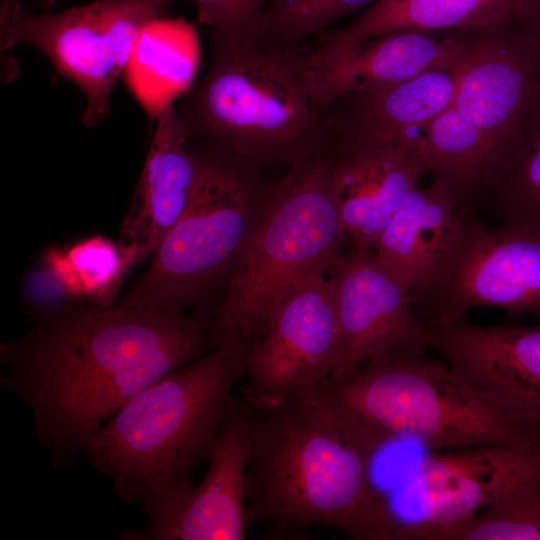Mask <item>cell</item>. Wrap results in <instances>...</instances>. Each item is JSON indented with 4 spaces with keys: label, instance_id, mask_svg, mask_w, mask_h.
Wrapping results in <instances>:
<instances>
[{
    "label": "cell",
    "instance_id": "4316f807",
    "mask_svg": "<svg viewBox=\"0 0 540 540\" xmlns=\"http://www.w3.org/2000/svg\"><path fill=\"white\" fill-rule=\"evenodd\" d=\"M527 24L540 38V0H532L531 12Z\"/></svg>",
    "mask_w": 540,
    "mask_h": 540
},
{
    "label": "cell",
    "instance_id": "3957f363",
    "mask_svg": "<svg viewBox=\"0 0 540 540\" xmlns=\"http://www.w3.org/2000/svg\"><path fill=\"white\" fill-rule=\"evenodd\" d=\"M247 404L249 526L293 533L325 525L351 539H393L394 519L370 480L371 450L298 394Z\"/></svg>",
    "mask_w": 540,
    "mask_h": 540
},
{
    "label": "cell",
    "instance_id": "7c38bea8",
    "mask_svg": "<svg viewBox=\"0 0 540 540\" xmlns=\"http://www.w3.org/2000/svg\"><path fill=\"white\" fill-rule=\"evenodd\" d=\"M339 330L331 380L343 379L387 352L425 354L429 330L419 320L411 292L370 248L350 245L329 270Z\"/></svg>",
    "mask_w": 540,
    "mask_h": 540
},
{
    "label": "cell",
    "instance_id": "5bb4252c",
    "mask_svg": "<svg viewBox=\"0 0 540 540\" xmlns=\"http://www.w3.org/2000/svg\"><path fill=\"white\" fill-rule=\"evenodd\" d=\"M252 451L251 412L232 396L204 479L159 522L127 531L130 540H242L249 527L246 474Z\"/></svg>",
    "mask_w": 540,
    "mask_h": 540
},
{
    "label": "cell",
    "instance_id": "cb8c5ba5",
    "mask_svg": "<svg viewBox=\"0 0 540 540\" xmlns=\"http://www.w3.org/2000/svg\"><path fill=\"white\" fill-rule=\"evenodd\" d=\"M487 203L503 223L540 228V100L527 122L517 161Z\"/></svg>",
    "mask_w": 540,
    "mask_h": 540
},
{
    "label": "cell",
    "instance_id": "9c48e42d",
    "mask_svg": "<svg viewBox=\"0 0 540 540\" xmlns=\"http://www.w3.org/2000/svg\"><path fill=\"white\" fill-rule=\"evenodd\" d=\"M412 296L428 330L467 319L477 307L533 315L540 323V228L490 227L469 214L428 282Z\"/></svg>",
    "mask_w": 540,
    "mask_h": 540
},
{
    "label": "cell",
    "instance_id": "ffe728a7",
    "mask_svg": "<svg viewBox=\"0 0 540 540\" xmlns=\"http://www.w3.org/2000/svg\"><path fill=\"white\" fill-rule=\"evenodd\" d=\"M471 213L476 211L445 180L434 178L406 196L372 250L413 295L428 282Z\"/></svg>",
    "mask_w": 540,
    "mask_h": 540
},
{
    "label": "cell",
    "instance_id": "ac0fdd59",
    "mask_svg": "<svg viewBox=\"0 0 540 540\" xmlns=\"http://www.w3.org/2000/svg\"><path fill=\"white\" fill-rule=\"evenodd\" d=\"M429 334V347L461 377L540 423V326L464 319Z\"/></svg>",
    "mask_w": 540,
    "mask_h": 540
},
{
    "label": "cell",
    "instance_id": "44dd1931",
    "mask_svg": "<svg viewBox=\"0 0 540 540\" xmlns=\"http://www.w3.org/2000/svg\"><path fill=\"white\" fill-rule=\"evenodd\" d=\"M532 0H378L346 26L325 29L317 41L348 42L399 31L476 30L526 22Z\"/></svg>",
    "mask_w": 540,
    "mask_h": 540
},
{
    "label": "cell",
    "instance_id": "277c9868",
    "mask_svg": "<svg viewBox=\"0 0 540 540\" xmlns=\"http://www.w3.org/2000/svg\"><path fill=\"white\" fill-rule=\"evenodd\" d=\"M377 449L394 438L435 451L506 446L540 451V423L480 391L445 361L378 355L349 376L299 394Z\"/></svg>",
    "mask_w": 540,
    "mask_h": 540
},
{
    "label": "cell",
    "instance_id": "6da1fadb",
    "mask_svg": "<svg viewBox=\"0 0 540 540\" xmlns=\"http://www.w3.org/2000/svg\"><path fill=\"white\" fill-rule=\"evenodd\" d=\"M211 320L121 305L75 309L1 346V386L30 407L56 468L72 465L138 392L214 349Z\"/></svg>",
    "mask_w": 540,
    "mask_h": 540
},
{
    "label": "cell",
    "instance_id": "83f0119b",
    "mask_svg": "<svg viewBox=\"0 0 540 540\" xmlns=\"http://www.w3.org/2000/svg\"><path fill=\"white\" fill-rule=\"evenodd\" d=\"M40 5L45 8L49 9L51 8L58 0H37Z\"/></svg>",
    "mask_w": 540,
    "mask_h": 540
},
{
    "label": "cell",
    "instance_id": "8992f818",
    "mask_svg": "<svg viewBox=\"0 0 540 540\" xmlns=\"http://www.w3.org/2000/svg\"><path fill=\"white\" fill-rule=\"evenodd\" d=\"M346 240L327 152L285 170L224 287L209 329L213 347L224 339L254 343L293 292L330 270Z\"/></svg>",
    "mask_w": 540,
    "mask_h": 540
},
{
    "label": "cell",
    "instance_id": "5b68a950",
    "mask_svg": "<svg viewBox=\"0 0 540 540\" xmlns=\"http://www.w3.org/2000/svg\"><path fill=\"white\" fill-rule=\"evenodd\" d=\"M204 77L177 111L188 141L262 175L325 151V109L308 71L309 47L211 42Z\"/></svg>",
    "mask_w": 540,
    "mask_h": 540
},
{
    "label": "cell",
    "instance_id": "d6986e66",
    "mask_svg": "<svg viewBox=\"0 0 540 540\" xmlns=\"http://www.w3.org/2000/svg\"><path fill=\"white\" fill-rule=\"evenodd\" d=\"M462 57L398 83L352 91L335 99L325 109L326 145L400 143L419 135L453 105Z\"/></svg>",
    "mask_w": 540,
    "mask_h": 540
},
{
    "label": "cell",
    "instance_id": "8fae6325",
    "mask_svg": "<svg viewBox=\"0 0 540 540\" xmlns=\"http://www.w3.org/2000/svg\"><path fill=\"white\" fill-rule=\"evenodd\" d=\"M339 353L332 283L316 276L293 292L254 341L242 386L250 404H269L327 382Z\"/></svg>",
    "mask_w": 540,
    "mask_h": 540
},
{
    "label": "cell",
    "instance_id": "30bf717a",
    "mask_svg": "<svg viewBox=\"0 0 540 540\" xmlns=\"http://www.w3.org/2000/svg\"><path fill=\"white\" fill-rule=\"evenodd\" d=\"M539 100L540 38L531 26L514 21L476 30L461 59L453 106L483 135L497 185L522 151Z\"/></svg>",
    "mask_w": 540,
    "mask_h": 540
},
{
    "label": "cell",
    "instance_id": "ba28073f",
    "mask_svg": "<svg viewBox=\"0 0 540 540\" xmlns=\"http://www.w3.org/2000/svg\"><path fill=\"white\" fill-rule=\"evenodd\" d=\"M172 0H96L59 13L32 14L18 0L0 5V48H37L55 71L85 97V126L110 112L113 86L131 60L144 29Z\"/></svg>",
    "mask_w": 540,
    "mask_h": 540
},
{
    "label": "cell",
    "instance_id": "603a6c76",
    "mask_svg": "<svg viewBox=\"0 0 540 540\" xmlns=\"http://www.w3.org/2000/svg\"><path fill=\"white\" fill-rule=\"evenodd\" d=\"M431 540H540V475Z\"/></svg>",
    "mask_w": 540,
    "mask_h": 540
},
{
    "label": "cell",
    "instance_id": "7a4b0ae2",
    "mask_svg": "<svg viewBox=\"0 0 540 540\" xmlns=\"http://www.w3.org/2000/svg\"><path fill=\"white\" fill-rule=\"evenodd\" d=\"M252 345L222 340L138 392L90 440L91 465L111 479L119 499L142 505L147 525L194 487L192 476L210 457Z\"/></svg>",
    "mask_w": 540,
    "mask_h": 540
},
{
    "label": "cell",
    "instance_id": "7402d4cb",
    "mask_svg": "<svg viewBox=\"0 0 540 540\" xmlns=\"http://www.w3.org/2000/svg\"><path fill=\"white\" fill-rule=\"evenodd\" d=\"M428 172L442 178L476 211L498 183L489 147L478 128L453 105L420 132Z\"/></svg>",
    "mask_w": 540,
    "mask_h": 540
},
{
    "label": "cell",
    "instance_id": "484cf974",
    "mask_svg": "<svg viewBox=\"0 0 540 540\" xmlns=\"http://www.w3.org/2000/svg\"><path fill=\"white\" fill-rule=\"evenodd\" d=\"M198 20L211 29V42L261 44L266 8L257 0H193Z\"/></svg>",
    "mask_w": 540,
    "mask_h": 540
},
{
    "label": "cell",
    "instance_id": "f1b7e54d",
    "mask_svg": "<svg viewBox=\"0 0 540 540\" xmlns=\"http://www.w3.org/2000/svg\"><path fill=\"white\" fill-rule=\"evenodd\" d=\"M259 3H261L265 8H267V6L269 5V3L272 1V0H257Z\"/></svg>",
    "mask_w": 540,
    "mask_h": 540
},
{
    "label": "cell",
    "instance_id": "2e32d148",
    "mask_svg": "<svg viewBox=\"0 0 540 540\" xmlns=\"http://www.w3.org/2000/svg\"><path fill=\"white\" fill-rule=\"evenodd\" d=\"M475 30L399 31L348 42L317 41L309 47V80L326 108L352 91L398 83L460 59Z\"/></svg>",
    "mask_w": 540,
    "mask_h": 540
},
{
    "label": "cell",
    "instance_id": "e0dca14e",
    "mask_svg": "<svg viewBox=\"0 0 540 540\" xmlns=\"http://www.w3.org/2000/svg\"><path fill=\"white\" fill-rule=\"evenodd\" d=\"M206 168V154L189 144L177 108L166 104L157 113L146 162L121 228L123 274L152 255L184 215Z\"/></svg>",
    "mask_w": 540,
    "mask_h": 540
},
{
    "label": "cell",
    "instance_id": "d4e9b609",
    "mask_svg": "<svg viewBox=\"0 0 540 540\" xmlns=\"http://www.w3.org/2000/svg\"><path fill=\"white\" fill-rule=\"evenodd\" d=\"M378 0H272L264 14L261 44L294 47L302 45L327 26Z\"/></svg>",
    "mask_w": 540,
    "mask_h": 540
},
{
    "label": "cell",
    "instance_id": "4fadbf2b",
    "mask_svg": "<svg viewBox=\"0 0 540 540\" xmlns=\"http://www.w3.org/2000/svg\"><path fill=\"white\" fill-rule=\"evenodd\" d=\"M538 475L540 451L506 446L437 451L420 464L412 481L420 519L399 528L395 538L431 540L437 531L478 514Z\"/></svg>",
    "mask_w": 540,
    "mask_h": 540
},
{
    "label": "cell",
    "instance_id": "52a82bcc",
    "mask_svg": "<svg viewBox=\"0 0 540 540\" xmlns=\"http://www.w3.org/2000/svg\"><path fill=\"white\" fill-rule=\"evenodd\" d=\"M202 151L207 168L194 200L118 305L181 312L200 304L217 286L225 287L240 261L271 185L259 174Z\"/></svg>",
    "mask_w": 540,
    "mask_h": 540
},
{
    "label": "cell",
    "instance_id": "9a60e30c",
    "mask_svg": "<svg viewBox=\"0 0 540 540\" xmlns=\"http://www.w3.org/2000/svg\"><path fill=\"white\" fill-rule=\"evenodd\" d=\"M330 183L350 245L373 249L406 196L428 172L421 135L400 143L330 142Z\"/></svg>",
    "mask_w": 540,
    "mask_h": 540
}]
</instances>
